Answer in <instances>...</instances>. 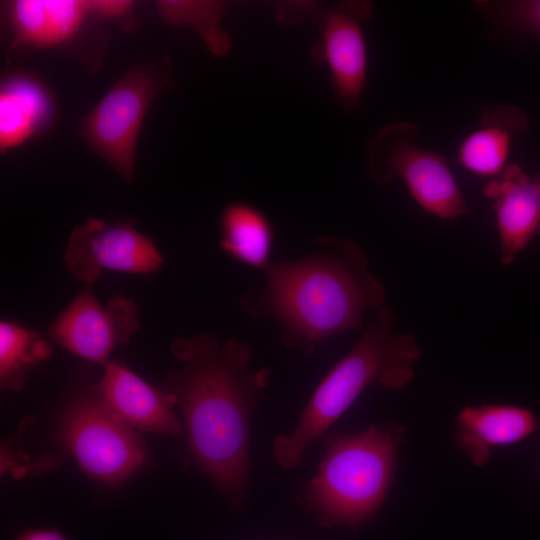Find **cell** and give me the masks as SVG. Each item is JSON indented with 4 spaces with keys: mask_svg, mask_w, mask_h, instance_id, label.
<instances>
[{
    "mask_svg": "<svg viewBox=\"0 0 540 540\" xmlns=\"http://www.w3.org/2000/svg\"><path fill=\"white\" fill-rule=\"evenodd\" d=\"M182 367L167 374L197 464L232 501L243 493L249 474V424L271 371H251V346L238 339L221 342L213 333L179 337L171 344Z\"/></svg>",
    "mask_w": 540,
    "mask_h": 540,
    "instance_id": "cell-1",
    "label": "cell"
},
{
    "mask_svg": "<svg viewBox=\"0 0 540 540\" xmlns=\"http://www.w3.org/2000/svg\"><path fill=\"white\" fill-rule=\"evenodd\" d=\"M305 256L271 262L262 285L244 292L241 310L272 320L287 348L311 355L329 338L362 331L385 304V288L358 243L333 235L314 238Z\"/></svg>",
    "mask_w": 540,
    "mask_h": 540,
    "instance_id": "cell-2",
    "label": "cell"
},
{
    "mask_svg": "<svg viewBox=\"0 0 540 540\" xmlns=\"http://www.w3.org/2000/svg\"><path fill=\"white\" fill-rule=\"evenodd\" d=\"M396 321L390 305L374 314L353 347L315 388L293 431L273 440V455L281 467L295 468L309 445L370 385L399 391L413 379L421 348L412 334L395 331Z\"/></svg>",
    "mask_w": 540,
    "mask_h": 540,
    "instance_id": "cell-3",
    "label": "cell"
},
{
    "mask_svg": "<svg viewBox=\"0 0 540 540\" xmlns=\"http://www.w3.org/2000/svg\"><path fill=\"white\" fill-rule=\"evenodd\" d=\"M405 428L372 424L332 437L305 487L307 508L327 527L357 528L385 502L398 464Z\"/></svg>",
    "mask_w": 540,
    "mask_h": 540,
    "instance_id": "cell-4",
    "label": "cell"
},
{
    "mask_svg": "<svg viewBox=\"0 0 540 540\" xmlns=\"http://www.w3.org/2000/svg\"><path fill=\"white\" fill-rule=\"evenodd\" d=\"M418 134L412 122L393 121L382 126L366 144L369 176L379 184L400 179L414 201L438 218L466 214V202L447 160L417 145Z\"/></svg>",
    "mask_w": 540,
    "mask_h": 540,
    "instance_id": "cell-5",
    "label": "cell"
},
{
    "mask_svg": "<svg viewBox=\"0 0 540 540\" xmlns=\"http://www.w3.org/2000/svg\"><path fill=\"white\" fill-rule=\"evenodd\" d=\"M60 439L89 477L118 484L148 459L139 432L116 417L88 388L64 409Z\"/></svg>",
    "mask_w": 540,
    "mask_h": 540,
    "instance_id": "cell-6",
    "label": "cell"
},
{
    "mask_svg": "<svg viewBox=\"0 0 540 540\" xmlns=\"http://www.w3.org/2000/svg\"><path fill=\"white\" fill-rule=\"evenodd\" d=\"M160 87L154 69L135 67L112 86L81 122L84 141L127 183L134 178L136 143L143 119Z\"/></svg>",
    "mask_w": 540,
    "mask_h": 540,
    "instance_id": "cell-7",
    "label": "cell"
},
{
    "mask_svg": "<svg viewBox=\"0 0 540 540\" xmlns=\"http://www.w3.org/2000/svg\"><path fill=\"white\" fill-rule=\"evenodd\" d=\"M132 219L106 222L88 217L71 233L63 260L77 280L93 286L104 271L150 274L163 257L154 242L139 232Z\"/></svg>",
    "mask_w": 540,
    "mask_h": 540,
    "instance_id": "cell-8",
    "label": "cell"
},
{
    "mask_svg": "<svg viewBox=\"0 0 540 540\" xmlns=\"http://www.w3.org/2000/svg\"><path fill=\"white\" fill-rule=\"evenodd\" d=\"M373 14L369 1H341L321 7L316 18L321 41L312 56L328 67L334 99L346 114L361 106L368 68L364 24Z\"/></svg>",
    "mask_w": 540,
    "mask_h": 540,
    "instance_id": "cell-9",
    "label": "cell"
},
{
    "mask_svg": "<svg viewBox=\"0 0 540 540\" xmlns=\"http://www.w3.org/2000/svg\"><path fill=\"white\" fill-rule=\"evenodd\" d=\"M139 325V311L131 299L115 294L102 306L92 286L86 285L52 322L47 335L74 355L104 366Z\"/></svg>",
    "mask_w": 540,
    "mask_h": 540,
    "instance_id": "cell-10",
    "label": "cell"
},
{
    "mask_svg": "<svg viewBox=\"0 0 540 540\" xmlns=\"http://www.w3.org/2000/svg\"><path fill=\"white\" fill-rule=\"evenodd\" d=\"M103 370L89 388L116 417L137 431L182 436L173 395L153 387L122 362L108 361Z\"/></svg>",
    "mask_w": 540,
    "mask_h": 540,
    "instance_id": "cell-11",
    "label": "cell"
},
{
    "mask_svg": "<svg viewBox=\"0 0 540 540\" xmlns=\"http://www.w3.org/2000/svg\"><path fill=\"white\" fill-rule=\"evenodd\" d=\"M492 200L500 242V261L511 264L528 243L540 234V173L526 174L508 164L482 188Z\"/></svg>",
    "mask_w": 540,
    "mask_h": 540,
    "instance_id": "cell-12",
    "label": "cell"
},
{
    "mask_svg": "<svg viewBox=\"0 0 540 540\" xmlns=\"http://www.w3.org/2000/svg\"><path fill=\"white\" fill-rule=\"evenodd\" d=\"M454 423L456 445L478 467L489 463L494 449L522 442L540 430L532 410L506 404L465 406Z\"/></svg>",
    "mask_w": 540,
    "mask_h": 540,
    "instance_id": "cell-13",
    "label": "cell"
},
{
    "mask_svg": "<svg viewBox=\"0 0 540 540\" xmlns=\"http://www.w3.org/2000/svg\"><path fill=\"white\" fill-rule=\"evenodd\" d=\"M529 116L513 105H488L481 109L478 127L462 139L459 163L482 177L497 176L508 164L513 141L529 127Z\"/></svg>",
    "mask_w": 540,
    "mask_h": 540,
    "instance_id": "cell-14",
    "label": "cell"
},
{
    "mask_svg": "<svg viewBox=\"0 0 540 540\" xmlns=\"http://www.w3.org/2000/svg\"><path fill=\"white\" fill-rule=\"evenodd\" d=\"M88 14L85 1L18 0L10 16L19 44L46 47L66 42Z\"/></svg>",
    "mask_w": 540,
    "mask_h": 540,
    "instance_id": "cell-15",
    "label": "cell"
},
{
    "mask_svg": "<svg viewBox=\"0 0 540 540\" xmlns=\"http://www.w3.org/2000/svg\"><path fill=\"white\" fill-rule=\"evenodd\" d=\"M220 248L235 261L264 270L272 261L274 230L267 215L245 202L226 205L219 218Z\"/></svg>",
    "mask_w": 540,
    "mask_h": 540,
    "instance_id": "cell-16",
    "label": "cell"
},
{
    "mask_svg": "<svg viewBox=\"0 0 540 540\" xmlns=\"http://www.w3.org/2000/svg\"><path fill=\"white\" fill-rule=\"evenodd\" d=\"M51 102L34 79L16 76L8 79L0 92V147L19 146L33 136L48 120Z\"/></svg>",
    "mask_w": 540,
    "mask_h": 540,
    "instance_id": "cell-17",
    "label": "cell"
},
{
    "mask_svg": "<svg viewBox=\"0 0 540 540\" xmlns=\"http://www.w3.org/2000/svg\"><path fill=\"white\" fill-rule=\"evenodd\" d=\"M53 353L52 345L39 332L14 321L0 322V383L5 389L21 390L28 373Z\"/></svg>",
    "mask_w": 540,
    "mask_h": 540,
    "instance_id": "cell-18",
    "label": "cell"
},
{
    "mask_svg": "<svg viewBox=\"0 0 540 540\" xmlns=\"http://www.w3.org/2000/svg\"><path fill=\"white\" fill-rule=\"evenodd\" d=\"M157 8L167 22L197 32L213 54L224 56L229 51L230 36L221 25V2L159 1Z\"/></svg>",
    "mask_w": 540,
    "mask_h": 540,
    "instance_id": "cell-19",
    "label": "cell"
},
{
    "mask_svg": "<svg viewBox=\"0 0 540 540\" xmlns=\"http://www.w3.org/2000/svg\"><path fill=\"white\" fill-rule=\"evenodd\" d=\"M480 10L511 30L535 36L540 41V0L478 1Z\"/></svg>",
    "mask_w": 540,
    "mask_h": 540,
    "instance_id": "cell-20",
    "label": "cell"
},
{
    "mask_svg": "<svg viewBox=\"0 0 540 540\" xmlns=\"http://www.w3.org/2000/svg\"><path fill=\"white\" fill-rule=\"evenodd\" d=\"M88 14L115 18L125 15L133 6L131 1H85Z\"/></svg>",
    "mask_w": 540,
    "mask_h": 540,
    "instance_id": "cell-21",
    "label": "cell"
},
{
    "mask_svg": "<svg viewBox=\"0 0 540 540\" xmlns=\"http://www.w3.org/2000/svg\"><path fill=\"white\" fill-rule=\"evenodd\" d=\"M17 540H67V538L54 529H28Z\"/></svg>",
    "mask_w": 540,
    "mask_h": 540,
    "instance_id": "cell-22",
    "label": "cell"
}]
</instances>
